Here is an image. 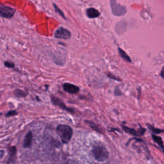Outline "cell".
<instances>
[{
    "label": "cell",
    "instance_id": "obj_19",
    "mask_svg": "<svg viewBox=\"0 0 164 164\" xmlns=\"http://www.w3.org/2000/svg\"><path fill=\"white\" fill-rule=\"evenodd\" d=\"M53 5H54L55 10V11L56 12V13L59 14L60 15V16H62V17L63 19H66V17H65V15H64V14H63V13L62 12V10H60V9L59 7H58L55 4H54Z\"/></svg>",
    "mask_w": 164,
    "mask_h": 164
},
{
    "label": "cell",
    "instance_id": "obj_1",
    "mask_svg": "<svg viewBox=\"0 0 164 164\" xmlns=\"http://www.w3.org/2000/svg\"><path fill=\"white\" fill-rule=\"evenodd\" d=\"M92 153L95 159L100 162L106 161L108 160L109 157V153L107 151V148L103 145L99 144H96L93 146Z\"/></svg>",
    "mask_w": 164,
    "mask_h": 164
},
{
    "label": "cell",
    "instance_id": "obj_2",
    "mask_svg": "<svg viewBox=\"0 0 164 164\" xmlns=\"http://www.w3.org/2000/svg\"><path fill=\"white\" fill-rule=\"evenodd\" d=\"M56 133L63 143L67 144L72 139V129L68 125L60 124L56 128Z\"/></svg>",
    "mask_w": 164,
    "mask_h": 164
},
{
    "label": "cell",
    "instance_id": "obj_10",
    "mask_svg": "<svg viewBox=\"0 0 164 164\" xmlns=\"http://www.w3.org/2000/svg\"><path fill=\"white\" fill-rule=\"evenodd\" d=\"M32 139H33V134L31 133V131L28 132V133L24 137V142H23V146L24 147H30L31 146V143H32Z\"/></svg>",
    "mask_w": 164,
    "mask_h": 164
},
{
    "label": "cell",
    "instance_id": "obj_11",
    "mask_svg": "<svg viewBox=\"0 0 164 164\" xmlns=\"http://www.w3.org/2000/svg\"><path fill=\"white\" fill-rule=\"evenodd\" d=\"M87 15L89 18H96L100 15V13L98 10L94 8H90L87 10Z\"/></svg>",
    "mask_w": 164,
    "mask_h": 164
},
{
    "label": "cell",
    "instance_id": "obj_7",
    "mask_svg": "<svg viewBox=\"0 0 164 164\" xmlns=\"http://www.w3.org/2000/svg\"><path fill=\"white\" fill-rule=\"evenodd\" d=\"M122 128H123V130L125 132H126L127 133H128L131 135H133V136L138 137V136H140V135H143L146 132V129H144L143 128H140L139 131H137L133 128H129V127L124 126V125H122Z\"/></svg>",
    "mask_w": 164,
    "mask_h": 164
},
{
    "label": "cell",
    "instance_id": "obj_9",
    "mask_svg": "<svg viewBox=\"0 0 164 164\" xmlns=\"http://www.w3.org/2000/svg\"><path fill=\"white\" fill-rule=\"evenodd\" d=\"M17 149L15 146L10 147L8 148V153H9V160L8 163H14L15 161V157H16Z\"/></svg>",
    "mask_w": 164,
    "mask_h": 164
},
{
    "label": "cell",
    "instance_id": "obj_17",
    "mask_svg": "<svg viewBox=\"0 0 164 164\" xmlns=\"http://www.w3.org/2000/svg\"><path fill=\"white\" fill-rule=\"evenodd\" d=\"M14 95L17 98H24V97H26V95H27V94L25 93L24 91H21V90H20V89H16L14 91Z\"/></svg>",
    "mask_w": 164,
    "mask_h": 164
},
{
    "label": "cell",
    "instance_id": "obj_15",
    "mask_svg": "<svg viewBox=\"0 0 164 164\" xmlns=\"http://www.w3.org/2000/svg\"><path fill=\"white\" fill-rule=\"evenodd\" d=\"M147 126L148 127V128H149L153 132V133H155V134H159V133H163V130L156 128H155L154 126L151 125V124H147Z\"/></svg>",
    "mask_w": 164,
    "mask_h": 164
},
{
    "label": "cell",
    "instance_id": "obj_22",
    "mask_svg": "<svg viewBox=\"0 0 164 164\" xmlns=\"http://www.w3.org/2000/svg\"><path fill=\"white\" fill-rule=\"evenodd\" d=\"M4 65L5 67H7L8 68H14V63H13L12 62H10L8 61H6L4 63Z\"/></svg>",
    "mask_w": 164,
    "mask_h": 164
},
{
    "label": "cell",
    "instance_id": "obj_6",
    "mask_svg": "<svg viewBox=\"0 0 164 164\" xmlns=\"http://www.w3.org/2000/svg\"><path fill=\"white\" fill-rule=\"evenodd\" d=\"M55 37L56 39L68 40L71 39V34L68 30L63 27H60L55 31Z\"/></svg>",
    "mask_w": 164,
    "mask_h": 164
},
{
    "label": "cell",
    "instance_id": "obj_23",
    "mask_svg": "<svg viewBox=\"0 0 164 164\" xmlns=\"http://www.w3.org/2000/svg\"><path fill=\"white\" fill-rule=\"evenodd\" d=\"M4 153L5 152L3 150H0V158H3V156H4Z\"/></svg>",
    "mask_w": 164,
    "mask_h": 164
},
{
    "label": "cell",
    "instance_id": "obj_18",
    "mask_svg": "<svg viewBox=\"0 0 164 164\" xmlns=\"http://www.w3.org/2000/svg\"><path fill=\"white\" fill-rule=\"evenodd\" d=\"M106 75H107V76L110 79H112V80H114L115 81H117V82H121L122 80H121V79H120L119 77L115 76L114 75H113L112 73L111 72H106Z\"/></svg>",
    "mask_w": 164,
    "mask_h": 164
},
{
    "label": "cell",
    "instance_id": "obj_5",
    "mask_svg": "<svg viewBox=\"0 0 164 164\" xmlns=\"http://www.w3.org/2000/svg\"><path fill=\"white\" fill-rule=\"evenodd\" d=\"M15 10L12 7L8 6H5V5H1L0 6V16L10 19L12 18L15 14Z\"/></svg>",
    "mask_w": 164,
    "mask_h": 164
},
{
    "label": "cell",
    "instance_id": "obj_24",
    "mask_svg": "<svg viewBox=\"0 0 164 164\" xmlns=\"http://www.w3.org/2000/svg\"><path fill=\"white\" fill-rule=\"evenodd\" d=\"M160 76L162 77V78H163V67L162 68V69L161 71V72H160Z\"/></svg>",
    "mask_w": 164,
    "mask_h": 164
},
{
    "label": "cell",
    "instance_id": "obj_12",
    "mask_svg": "<svg viewBox=\"0 0 164 164\" xmlns=\"http://www.w3.org/2000/svg\"><path fill=\"white\" fill-rule=\"evenodd\" d=\"M126 28V23H123V22L119 23L115 26L116 32L119 34H121L123 32H124Z\"/></svg>",
    "mask_w": 164,
    "mask_h": 164
},
{
    "label": "cell",
    "instance_id": "obj_16",
    "mask_svg": "<svg viewBox=\"0 0 164 164\" xmlns=\"http://www.w3.org/2000/svg\"><path fill=\"white\" fill-rule=\"evenodd\" d=\"M87 123H88V126H89L90 127H91V128L92 130H95V131H97V132H99V133H102V131H101V130H100V128H99V126H98V125H96V124L94 123H92V122H91V121H87Z\"/></svg>",
    "mask_w": 164,
    "mask_h": 164
},
{
    "label": "cell",
    "instance_id": "obj_8",
    "mask_svg": "<svg viewBox=\"0 0 164 164\" xmlns=\"http://www.w3.org/2000/svg\"><path fill=\"white\" fill-rule=\"evenodd\" d=\"M63 89L65 92L69 94H76L80 91V88H79L78 86L69 83H66L63 84Z\"/></svg>",
    "mask_w": 164,
    "mask_h": 164
},
{
    "label": "cell",
    "instance_id": "obj_3",
    "mask_svg": "<svg viewBox=\"0 0 164 164\" xmlns=\"http://www.w3.org/2000/svg\"><path fill=\"white\" fill-rule=\"evenodd\" d=\"M110 6L112 14L116 16H122L126 14L127 11L126 8L117 3L116 0H111Z\"/></svg>",
    "mask_w": 164,
    "mask_h": 164
},
{
    "label": "cell",
    "instance_id": "obj_4",
    "mask_svg": "<svg viewBox=\"0 0 164 164\" xmlns=\"http://www.w3.org/2000/svg\"><path fill=\"white\" fill-rule=\"evenodd\" d=\"M51 101L52 102V103L55 106H57V107H59L60 108L66 111L67 112H69L72 114H75V110L70 108L68 107L66 105V104L63 103L62 100L56 96H53V95H51Z\"/></svg>",
    "mask_w": 164,
    "mask_h": 164
},
{
    "label": "cell",
    "instance_id": "obj_14",
    "mask_svg": "<svg viewBox=\"0 0 164 164\" xmlns=\"http://www.w3.org/2000/svg\"><path fill=\"white\" fill-rule=\"evenodd\" d=\"M151 136H152V139H153V141L156 142V143L160 147L162 152H163V143L162 139L160 137L156 136L154 134H152Z\"/></svg>",
    "mask_w": 164,
    "mask_h": 164
},
{
    "label": "cell",
    "instance_id": "obj_13",
    "mask_svg": "<svg viewBox=\"0 0 164 164\" xmlns=\"http://www.w3.org/2000/svg\"><path fill=\"white\" fill-rule=\"evenodd\" d=\"M118 51H119V55L122 58V59L125 60L126 62H129V63H131V58L130 57V56L126 53L123 50L120 48V47H118Z\"/></svg>",
    "mask_w": 164,
    "mask_h": 164
},
{
    "label": "cell",
    "instance_id": "obj_21",
    "mask_svg": "<svg viewBox=\"0 0 164 164\" xmlns=\"http://www.w3.org/2000/svg\"><path fill=\"white\" fill-rule=\"evenodd\" d=\"M18 114V113L15 110H10L6 114L5 116H6V117H11V116L17 115Z\"/></svg>",
    "mask_w": 164,
    "mask_h": 164
},
{
    "label": "cell",
    "instance_id": "obj_25",
    "mask_svg": "<svg viewBox=\"0 0 164 164\" xmlns=\"http://www.w3.org/2000/svg\"><path fill=\"white\" fill-rule=\"evenodd\" d=\"M2 115V113H0V115Z\"/></svg>",
    "mask_w": 164,
    "mask_h": 164
},
{
    "label": "cell",
    "instance_id": "obj_20",
    "mask_svg": "<svg viewBox=\"0 0 164 164\" xmlns=\"http://www.w3.org/2000/svg\"><path fill=\"white\" fill-rule=\"evenodd\" d=\"M114 95L115 96H121L123 95V92H121L118 87H116L114 90Z\"/></svg>",
    "mask_w": 164,
    "mask_h": 164
}]
</instances>
